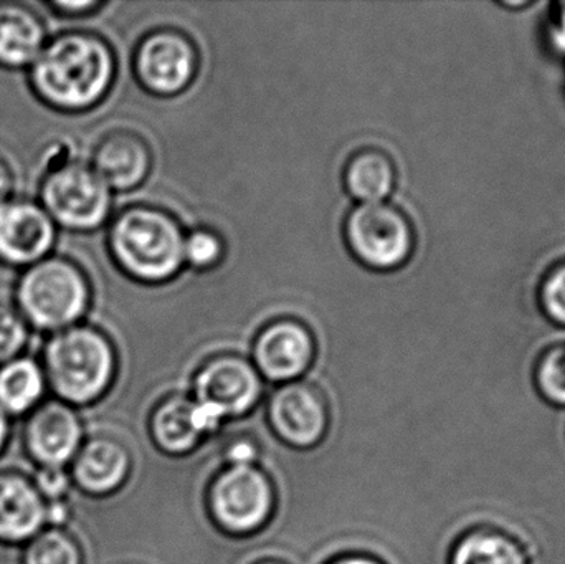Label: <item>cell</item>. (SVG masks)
I'll list each match as a JSON object with an SVG mask.
<instances>
[{
  "instance_id": "obj_10",
  "label": "cell",
  "mask_w": 565,
  "mask_h": 564,
  "mask_svg": "<svg viewBox=\"0 0 565 564\" xmlns=\"http://www.w3.org/2000/svg\"><path fill=\"white\" fill-rule=\"evenodd\" d=\"M55 222L40 202L12 199L0 205V264L29 268L52 255Z\"/></svg>"
},
{
  "instance_id": "obj_3",
  "label": "cell",
  "mask_w": 565,
  "mask_h": 564,
  "mask_svg": "<svg viewBox=\"0 0 565 564\" xmlns=\"http://www.w3.org/2000/svg\"><path fill=\"white\" fill-rule=\"evenodd\" d=\"M115 347L98 328L75 324L53 333L43 351V373L62 400L88 404L115 380Z\"/></svg>"
},
{
  "instance_id": "obj_13",
  "label": "cell",
  "mask_w": 565,
  "mask_h": 564,
  "mask_svg": "<svg viewBox=\"0 0 565 564\" xmlns=\"http://www.w3.org/2000/svg\"><path fill=\"white\" fill-rule=\"evenodd\" d=\"M224 421L217 411L195 400L171 396L152 414V439L162 453L182 456L198 447L205 436L215 433Z\"/></svg>"
},
{
  "instance_id": "obj_17",
  "label": "cell",
  "mask_w": 565,
  "mask_h": 564,
  "mask_svg": "<svg viewBox=\"0 0 565 564\" xmlns=\"http://www.w3.org/2000/svg\"><path fill=\"white\" fill-rule=\"evenodd\" d=\"M46 522V506L39 490L20 477H0V540L25 542Z\"/></svg>"
},
{
  "instance_id": "obj_12",
  "label": "cell",
  "mask_w": 565,
  "mask_h": 564,
  "mask_svg": "<svg viewBox=\"0 0 565 564\" xmlns=\"http://www.w3.org/2000/svg\"><path fill=\"white\" fill-rule=\"evenodd\" d=\"M268 421L282 443L295 449H311L328 430V403L318 387L292 381L271 394Z\"/></svg>"
},
{
  "instance_id": "obj_26",
  "label": "cell",
  "mask_w": 565,
  "mask_h": 564,
  "mask_svg": "<svg viewBox=\"0 0 565 564\" xmlns=\"http://www.w3.org/2000/svg\"><path fill=\"white\" fill-rule=\"evenodd\" d=\"M540 301L546 317L565 327V260L547 272L541 284Z\"/></svg>"
},
{
  "instance_id": "obj_31",
  "label": "cell",
  "mask_w": 565,
  "mask_h": 564,
  "mask_svg": "<svg viewBox=\"0 0 565 564\" xmlns=\"http://www.w3.org/2000/svg\"><path fill=\"white\" fill-rule=\"evenodd\" d=\"M329 564H384L379 562V560L372 558V556L367 555H349L342 556V558L334 560V562Z\"/></svg>"
},
{
  "instance_id": "obj_28",
  "label": "cell",
  "mask_w": 565,
  "mask_h": 564,
  "mask_svg": "<svg viewBox=\"0 0 565 564\" xmlns=\"http://www.w3.org/2000/svg\"><path fill=\"white\" fill-rule=\"evenodd\" d=\"M258 450L257 444L248 439H238L228 446L225 457H227L228 466L247 467L257 464Z\"/></svg>"
},
{
  "instance_id": "obj_24",
  "label": "cell",
  "mask_w": 565,
  "mask_h": 564,
  "mask_svg": "<svg viewBox=\"0 0 565 564\" xmlns=\"http://www.w3.org/2000/svg\"><path fill=\"white\" fill-rule=\"evenodd\" d=\"M29 341V324L12 305L0 304V364L19 358Z\"/></svg>"
},
{
  "instance_id": "obj_19",
  "label": "cell",
  "mask_w": 565,
  "mask_h": 564,
  "mask_svg": "<svg viewBox=\"0 0 565 564\" xmlns=\"http://www.w3.org/2000/svg\"><path fill=\"white\" fill-rule=\"evenodd\" d=\"M342 181L348 194L359 204L385 202L397 184V169L387 152L365 148L348 159Z\"/></svg>"
},
{
  "instance_id": "obj_6",
  "label": "cell",
  "mask_w": 565,
  "mask_h": 564,
  "mask_svg": "<svg viewBox=\"0 0 565 564\" xmlns=\"http://www.w3.org/2000/svg\"><path fill=\"white\" fill-rule=\"evenodd\" d=\"M344 242L352 257L374 272L404 267L415 251V228L397 205L359 204L344 222Z\"/></svg>"
},
{
  "instance_id": "obj_32",
  "label": "cell",
  "mask_w": 565,
  "mask_h": 564,
  "mask_svg": "<svg viewBox=\"0 0 565 564\" xmlns=\"http://www.w3.org/2000/svg\"><path fill=\"white\" fill-rule=\"evenodd\" d=\"M6 436H7L6 414H3V411L0 409V449H2L3 440H6Z\"/></svg>"
},
{
  "instance_id": "obj_29",
  "label": "cell",
  "mask_w": 565,
  "mask_h": 564,
  "mask_svg": "<svg viewBox=\"0 0 565 564\" xmlns=\"http://www.w3.org/2000/svg\"><path fill=\"white\" fill-rule=\"evenodd\" d=\"M105 6L103 2L95 0H86V2H52L49 3L50 9L55 10L58 15L63 17H83L96 12Z\"/></svg>"
},
{
  "instance_id": "obj_30",
  "label": "cell",
  "mask_w": 565,
  "mask_h": 564,
  "mask_svg": "<svg viewBox=\"0 0 565 564\" xmlns=\"http://www.w3.org/2000/svg\"><path fill=\"white\" fill-rule=\"evenodd\" d=\"M13 191V174L9 164L0 158V205L9 201Z\"/></svg>"
},
{
  "instance_id": "obj_27",
  "label": "cell",
  "mask_w": 565,
  "mask_h": 564,
  "mask_svg": "<svg viewBox=\"0 0 565 564\" xmlns=\"http://www.w3.org/2000/svg\"><path fill=\"white\" fill-rule=\"evenodd\" d=\"M36 483H39L40 496L49 497V499L58 500L68 490V479L60 467H45L39 473Z\"/></svg>"
},
{
  "instance_id": "obj_8",
  "label": "cell",
  "mask_w": 565,
  "mask_h": 564,
  "mask_svg": "<svg viewBox=\"0 0 565 564\" xmlns=\"http://www.w3.org/2000/svg\"><path fill=\"white\" fill-rule=\"evenodd\" d=\"M199 50L191 36L171 26L152 30L136 46L132 68L142 89L154 96L181 95L199 72Z\"/></svg>"
},
{
  "instance_id": "obj_2",
  "label": "cell",
  "mask_w": 565,
  "mask_h": 564,
  "mask_svg": "<svg viewBox=\"0 0 565 564\" xmlns=\"http://www.w3.org/2000/svg\"><path fill=\"white\" fill-rule=\"evenodd\" d=\"M185 234L174 215L138 204L119 212L108 228V251L126 277L145 285L168 284L184 267Z\"/></svg>"
},
{
  "instance_id": "obj_1",
  "label": "cell",
  "mask_w": 565,
  "mask_h": 564,
  "mask_svg": "<svg viewBox=\"0 0 565 564\" xmlns=\"http://www.w3.org/2000/svg\"><path fill=\"white\" fill-rule=\"evenodd\" d=\"M116 78V56L103 36L70 30L46 40L29 68L36 98L62 113H83L108 96Z\"/></svg>"
},
{
  "instance_id": "obj_11",
  "label": "cell",
  "mask_w": 565,
  "mask_h": 564,
  "mask_svg": "<svg viewBox=\"0 0 565 564\" xmlns=\"http://www.w3.org/2000/svg\"><path fill=\"white\" fill-rule=\"evenodd\" d=\"M316 357L312 331L296 318L282 317L258 331L254 343V366L265 380L286 384L298 381Z\"/></svg>"
},
{
  "instance_id": "obj_15",
  "label": "cell",
  "mask_w": 565,
  "mask_h": 564,
  "mask_svg": "<svg viewBox=\"0 0 565 564\" xmlns=\"http://www.w3.org/2000/svg\"><path fill=\"white\" fill-rule=\"evenodd\" d=\"M82 426L63 404H49L33 414L26 429L30 453L45 467H62L79 447Z\"/></svg>"
},
{
  "instance_id": "obj_25",
  "label": "cell",
  "mask_w": 565,
  "mask_h": 564,
  "mask_svg": "<svg viewBox=\"0 0 565 564\" xmlns=\"http://www.w3.org/2000/svg\"><path fill=\"white\" fill-rule=\"evenodd\" d=\"M541 393L556 404H565V344L551 348L537 366Z\"/></svg>"
},
{
  "instance_id": "obj_16",
  "label": "cell",
  "mask_w": 565,
  "mask_h": 564,
  "mask_svg": "<svg viewBox=\"0 0 565 564\" xmlns=\"http://www.w3.org/2000/svg\"><path fill=\"white\" fill-rule=\"evenodd\" d=\"M46 43V29L25 3L0 2V66L30 68Z\"/></svg>"
},
{
  "instance_id": "obj_33",
  "label": "cell",
  "mask_w": 565,
  "mask_h": 564,
  "mask_svg": "<svg viewBox=\"0 0 565 564\" xmlns=\"http://www.w3.org/2000/svg\"><path fill=\"white\" fill-rule=\"evenodd\" d=\"M262 564H280V563L268 562V563H262Z\"/></svg>"
},
{
  "instance_id": "obj_5",
  "label": "cell",
  "mask_w": 565,
  "mask_h": 564,
  "mask_svg": "<svg viewBox=\"0 0 565 564\" xmlns=\"http://www.w3.org/2000/svg\"><path fill=\"white\" fill-rule=\"evenodd\" d=\"M40 205L55 225L72 232H93L111 215L113 191L92 164L66 159L43 175Z\"/></svg>"
},
{
  "instance_id": "obj_18",
  "label": "cell",
  "mask_w": 565,
  "mask_h": 564,
  "mask_svg": "<svg viewBox=\"0 0 565 564\" xmlns=\"http://www.w3.org/2000/svg\"><path fill=\"white\" fill-rule=\"evenodd\" d=\"M129 469L131 459L121 444L113 439H95L83 447L73 473L83 490L105 496L125 483Z\"/></svg>"
},
{
  "instance_id": "obj_14",
  "label": "cell",
  "mask_w": 565,
  "mask_h": 564,
  "mask_svg": "<svg viewBox=\"0 0 565 564\" xmlns=\"http://www.w3.org/2000/svg\"><path fill=\"white\" fill-rule=\"evenodd\" d=\"M152 155L138 132H108L93 151L92 168L111 191H132L148 179Z\"/></svg>"
},
{
  "instance_id": "obj_7",
  "label": "cell",
  "mask_w": 565,
  "mask_h": 564,
  "mask_svg": "<svg viewBox=\"0 0 565 564\" xmlns=\"http://www.w3.org/2000/svg\"><path fill=\"white\" fill-rule=\"evenodd\" d=\"M274 509V486L257 466H228L209 490L212 519L231 535H250L264 529Z\"/></svg>"
},
{
  "instance_id": "obj_23",
  "label": "cell",
  "mask_w": 565,
  "mask_h": 564,
  "mask_svg": "<svg viewBox=\"0 0 565 564\" xmlns=\"http://www.w3.org/2000/svg\"><path fill=\"white\" fill-rule=\"evenodd\" d=\"M75 543L60 532H46L36 536L26 552L25 564H79Z\"/></svg>"
},
{
  "instance_id": "obj_20",
  "label": "cell",
  "mask_w": 565,
  "mask_h": 564,
  "mask_svg": "<svg viewBox=\"0 0 565 564\" xmlns=\"http://www.w3.org/2000/svg\"><path fill=\"white\" fill-rule=\"evenodd\" d=\"M45 390V373L36 361L15 358L0 368V409L19 414L30 409Z\"/></svg>"
},
{
  "instance_id": "obj_9",
  "label": "cell",
  "mask_w": 565,
  "mask_h": 564,
  "mask_svg": "<svg viewBox=\"0 0 565 564\" xmlns=\"http://www.w3.org/2000/svg\"><path fill=\"white\" fill-rule=\"evenodd\" d=\"M264 394V377L252 361L238 354H218L195 374L194 400L218 414L241 417L250 413Z\"/></svg>"
},
{
  "instance_id": "obj_21",
  "label": "cell",
  "mask_w": 565,
  "mask_h": 564,
  "mask_svg": "<svg viewBox=\"0 0 565 564\" xmlns=\"http://www.w3.org/2000/svg\"><path fill=\"white\" fill-rule=\"evenodd\" d=\"M451 564H527L516 543L497 533H471L458 543Z\"/></svg>"
},
{
  "instance_id": "obj_4",
  "label": "cell",
  "mask_w": 565,
  "mask_h": 564,
  "mask_svg": "<svg viewBox=\"0 0 565 564\" xmlns=\"http://www.w3.org/2000/svg\"><path fill=\"white\" fill-rule=\"evenodd\" d=\"M92 305V284L83 268L60 255L30 265L15 285V308L29 327L58 333L79 324Z\"/></svg>"
},
{
  "instance_id": "obj_22",
  "label": "cell",
  "mask_w": 565,
  "mask_h": 564,
  "mask_svg": "<svg viewBox=\"0 0 565 564\" xmlns=\"http://www.w3.org/2000/svg\"><path fill=\"white\" fill-rule=\"evenodd\" d=\"M225 255L224 238L211 228H195L185 235L184 262L195 270H211Z\"/></svg>"
}]
</instances>
